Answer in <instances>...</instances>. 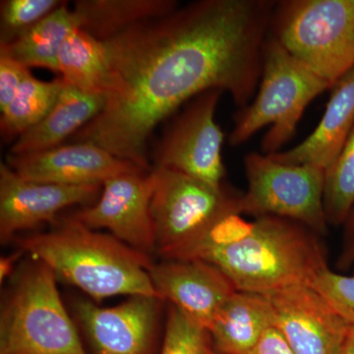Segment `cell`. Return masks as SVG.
<instances>
[{
	"label": "cell",
	"instance_id": "cell-1",
	"mask_svg": "<svg viewBox=\"0 0 354 354\" xmlns=\"http://www.w3.org/2000/svg\"><path fill=\"white\" fill-rule=\"evenodd\" d=\"M276 2L199 0L102 41L109 64L106 102L74 143L101 147L150 171L156 127L207 91L245 106L262 75L266 34Z\"/></svg>",
	"mask_w": 354,
	"mask_h": 354
},
{
	"label": "cell",
	"instance_id": "cell-2",
	"mask_svg": "<svg viewBox=\"0 0 354 354\" xmlns=\"http://www.w3.org/2000/svg\"><path fill=\"white\" fill-rule=\"evenodd\" d=\"M228 216L179 260L215 266L237 291L267 295L295 285H311L327 269L319 235L297 221L263 216L245 221Z\"/></svg>",
	"mask_w": 354,
	"mask_h": 354
},
{
	"label": "cell",
	"instance_id": "cell-3",
	"mask_svg": "<svg viewBox=\"0 0 354 354\" xmlns=\"http://www.w3.org/2000/svg\"><path fill=\"white\" fill-rule=\"evenodd\" d=\"M13 241L48 266L57 279L77 286L95 301L116 295L158 297L149 274L155 264L150 255L111 234L91 230L73 216L57 221L50 232Z\"/></svg>",
	"mask_w": 354,
	"mask_h": 354
},
{
	"label": "cell",
	"instance_id": "cell-4",
	"mask_svg": "<svg viewBox=\"0 0 354 354\" xmlns=\"http://www.w3.org/2000/svg\"><path fill=\"white\" fill-rule=\"evenodd\" d=\"M48 266L14 274L0 313V354H87Z\"/></svg>",
	"mask_w": 354,
	"mask_h": 354
},
{
	"label": "cell",
	"instance_id": "cell-5",
	"mask_svg": "<svg viewBox=\"0 0 354 354\" xmlns=\"http://www.w3.org/2000/svg\"><path fill=\"white\" fill-rule=\"evenodd\" d=\"M330 88V84L295 59L276 39H267L259 93L237 116L230 135V145H241L263 127L272 125L263 139L262 149L268 155L278 153L292 138L310 102Z\"/></svg>",
	"mask_w": 354,
	"mask_h": 354
},
{
	"label": "cell",
	"instance_id": "cell-6",
	"mask_svg": "<svg viewBox=\"0 0 354 354\" xmlns=\"http://www.w3.org/2000/svg\"><path fill=\"white\" fill-rule=\"evenodd\" d=\"M274 39L335 85L354 67V0H286L271 21Z\"/></svg>",
	"mask_w": 354,
	"mask_h": 354
},
{
	"label": "cell",
	"instance_id": "cell-7",
	"mask_svg": "<svg viewBox=\"0 0 354 354\" xmlns=\"http://www.w3.org/2000/svg\"><path fill=\"white\" fill-rule=\"evenodd\" d=\"M153 171L151 214L157 252L164 260L180 259L221 221L242 215V194L225 184L209 185L165 167Z\"/></svg>",
	"mask_w": 354,
	"mask_h": 354
},
{
	"label": "cell",
	"instance_id": "cell-8",
	"mask_svg": "<svg viewBox=\"0 0 354 354\" xmlns=\"http://www.w3.org/2000/svg\"><path fill=\"white\" fill-rule=\"evenodd\" d=\"M248 188L241 197L242 214L274 216L326 234L325 169L311 165H286L270 156L250 153L244 158Z\"/></svg>",
	"mask_w": 354,
	"mask_h": 354
},
{
	"label": "cell",
	"instance_id": "cell-9",
	"mask_svg": "<svg viewBox=\"0 0 354 354\" xmlns=\"http://www.w3.org/2000/svg\"><path fill=\"white\" fill-rule=\"evenodd\" d=\"M221 91L197 95L165 130L155 149V167H165L213 186H221L223 134L215 113Z\"/></svg>",
	"mask_w": 354,
	"mask_h": 354
},
{
	"label": "cell",
	"instance_id": "cell-10",
	"mask_svg": "<svg viewBox=\"0 0 354 354\" xmlns=\"http://www.w3.org/2000/svg\"><path fill=\"white\" fill-rule=\"evenodd\" d=\"M153 169L123 172L102 183L97 201L74 214L91 230H108L113 236L140 252H157L151 201L155 190Z\"/></svg>",
	"mask_w": 354,
	"mask_h": 354
},
{
	"label": "cell",
	"instance_id": "cell-11",
	"mask_svg": "<svg viewBox=\"0 0 354 354\" xmlns=\"http://www.w3.org/2000/svg\"><path fill=\"white\" fill-rule=\"evenodd\" d=\"M102 184L62 185L35 183L18 176L6 162L0 164V241L6 245L18 232L57 223L60 211L88 204L101 195Z\"/></svg>",
	"mask_w": 354,
	"mask_h": 354
},
{
	"label": "cell",
	"instance_id": "cell-12",
	"mask_svg": "<svg viewBox=\"0 0 354 354\" xmlns=\"http://www.w3.org/2000/svg\"><path fill=\"white\" fill-rule=\"evenodd\" d=\"M274 328L297 354H339L351 326L310 285L288 286L266 295Z\"/></svg>",
	"mask_w": 354,
	"mask_h": 354
},
{
	"label": "cell",
	"instance_id": "cell-13",
	"mask_svg": "<svg viewBox=\"0 0 354 354\" xmlns=\"http://www.w3.org/2000/svg\"><path fill=\"white\" fill-rule=\"evenodd\" d=\"M162 300L134 295L118 306L102 308L79 301L76 314L95 354H148Z\"/></svg>",
	"mask_w": 354,
	"mask_h": 354
},
{
	"label": "cell",
	"instance_id": "cell-14",
	"mask_svg": "<svg viewBox=\"0 0 354 354\" xmlns=\"http://www.w3.org/2000/svg\"><path fill=\"white\" fill-rule=\"evenodd\" d=\"M158 297L209 330L225 301L237 291L215 266L200 260H165L149 271Z\"/></svg>",
	"mask_w": 354,
	"mask_h": 354
},
{
	"label": "cell",
	"instance_id": "cell-15",
	"mask_svg": "<svg viewBox=\"0 0 354 354\" xmlns=\"http://www.w3.org/2000/svg\"><path fill=\"white\" fill-rule=\"evenodd\" d=\"M6 164L26 180L62 185L102 184L118 174L141 169L87 142L29 155L9 153Z\"/></svg>",
	"mask_w": 354,
	"mask_h": 354
},
{
	"label": "cell",
	"instance_id": "cell-16",
	"mask_svg": "<svg viewBox=\"0 0 354 354\" xmlns=\"http://www.w3.org/2000/svg\"><path fill=\"white\" fill-rule=\"evenodd\" d=\"M332 94L318 127L299 145L271 153L286 165H311L327 169L344 148L354 127V67L333 86Z\"/></svg>",
	"mask_w": 354,
	"mask_h": 354
},
{
	"label": "cell",
	"instance_id": "cell-17",
	"mask_svg": "<svg viewBox=\"0 0 354 354\" xmlns=\"http://www.w3.org/2000/svg\"><path fill=\"white\" fill-rule=\"evenodd\" d=\"M106 102V95L88 94L65 83L48 115L14 141L11 155H29L62 146L64 140L94 120Z\"/></svg>",
	"mask_w": 354,
	"mask_h": 354
},
{
	"label": "cell",
	"instance_id": "cell-18",
	"mask_svg": "<svg viewBox=\"0 0 354 354\" xmlns=\"http://www.w3.org/2000/svg\"><path fill=\"white\" fill-rule=\"evenodd\" d=\"M272 327L274 314L266 295L235 291L216 314L208 332L216 353L245 354Z\"/></svg>",
	"mask_w": 354,
	"mask_h": 354
},
{
	"label": "cell",
	"instance_id": "cell-19",
	"mask_svg": "<svg viewBox=\"0 0 354 354\" xmlns=\"http://www.w3.org/2000/svg\"><path fill=\"white\" fill-rule=\"evenodd\" d=\"M178 7L174 0H78L73 10L80 29L104 41Z\"/></svg>",
	"mask_w": 354,
	"mask_h": 354
},
{
	"label": "cell",
	"instance_id": "cell-20",
	"mask_svg": "<svg viewBox=\"0 0 354 354\" xmlns=\"http://www.w3.org/2000/svg\"><path fill=\"white\" fill-rule=\"evenodd\" d=\"M77 29H80V26L76 13L64 2L19 39L0 46V53L12 57L26 68L39 67L58 73L59 51Z\"/></svg>",
	"mask_w": 354,
	"mask_h": 354
},
{
	"label": "cell",
	"instance_id": "cell-21",
	"mask_svg": "<svg viewBox=\"0 0 354 354\" xmlns=\"http://www.w3.org/2000/svg\"><path fill=\"white\" fill-rule=\"evenodd\" d=\"M58 73L65 83L82 92L106 95L109 64L104 43L83 30H75L58 55Z\"/></svg>",
	"mask_w": 354,
	"mask_h": 354
},
{
	"label": "cell",
	"instance_id": "cell-22",
	"mask_svg": "<svg viewBox=\"0 0 354 354\" xmlns=\"http://www.w3.org/2000/svg\"><path fill=\"white\" fill-rule=\"evenodd\" d=\"M64 86L62 77L48 82L35 78L29 72L12 101L1 113L2 138L7 142L15 141L41 122L57 104Z\"/></svg>",
	"mask_w": 354,
	"mask_h": 354
},
{
	"label": "cell",
	"instance_id": "cell-23",
	"mask_svg": "<svg viewBox=\"0 0 354 354\" xmlns=\"http://www.w3.org/2000/svg\"><path fill=\"white\" fill-rule=\"evenodd\" d=\"M353 205L354 127L341 153L325 171L324 209L328 225H344Z\"/></svg>",
	"mask_w": 354,
	"mask_h": 354
},
{
	"label": "cell",
	"instance_id": "cell-24",
	"mask_svg": "<svg viewBox=\"0 0 354 354\" xmlns=\"http://www.w3.org/2000/svg\"><path fill=\"white\" fill-rule=\"evenodd\" d=\"M64 1L58 0H2L0 2V46L22 37Z\"/></svg>",
	"mask_w": 354,
	"mask_h": 354
},
{
	"label": "cell",
	"instance_id": "cell-25",
	"mask_svg": "<svg viewBox=\"0 0 354 354\" xmlns=\"http://www.w3.org/2000/svg\"><path fill=\"white\" fill-rule=\"evenodd\" d=\"M214 351L208 330L171 305L162 354H214Z\"/></svg>",
	"mask_w": 354,
	"mask_h": 354
},
{
	"label": "cell",
	"instance_id": "cell-26",
	"mask_svg": "<svg viewBox=\"0 0 354 354\" xmlns=\"http://www.w3.org/2000/svg\"><path fill=\"white\" fill-rule=\"evenodd\" d=\"M310 286L322 295L349 326H354V274L346 276L327 268Z\"/></svg>",
	"mask_w": 354,
	"mask_h": 354
},
{
	"label": "cell",
	"instance_id": "cell-27",
	"mask_svg": "<svg viewBox=\"0 0 354 354\" xmlns=\"http://www.w3.org/2000/svg\"><path fill=\"white\" fill-rule=\"evenodd\" d=\"M30 69L12 57L0 53V111H6L19 90Z\"/></svg>",
	"mask_w": 354,
	"mask_h": 354
},
{
	"label": "cell",
	"instance_id": "cell-28",
	"mask_svg": "<svg viewBox=\"0 0 354 354\" xmlns=\"http://www.w3.org/2000/svg\"><path fill=\"white\" fill-rule=\"evenodd\" d=\"M245 354H297L283 335L272 327L261 337L257 344Z\"/></svg>",
	"mask_w": 354,
	"mask_h": 354
},
{
	"label": "cell",
	"instance_id": "cell-29",
	"mask_svg": "<svg viewBox=\"0 0 354 354\" xmlns=\"http://www.w3.org/2000/svg\"><path fill=\"white\" fill-rule=\"evenodd\" d=\"M344 225V242L337 266L342 271H346L354 264V205Z\"/></svg>",
	"mask_w": 354,
	"mask_h": 354
},
{
	"label": "cell",
	"instance_id": "cell-30",
	"mask_svg": "<svg viewBox=\"0 0 354 354\" xmlns=\"http://www.w3.org/2000/svg\"><path fill=\"white\" fill-rule=\"evenodd\" d=\"M24 254V251L17 248V250L8 255L2 256L0 259V283H3L7 278L11 277L14 272V268Z\"/></svg>",
	"mask_w": 354,
	"mask_h": 354
},
{
	"label": "cell",
	"instance_id": "cell-31",
	"mask_svg": "<svg viewBox=\"0 0 354 354\" xmlns=\"http://www.w3.org/2000/svg\"><path fill=\"white\" fill-rule=\"evenodd\" d=\"M339 354H354V326H351Z\"/></svg>",
	"mask_w": 354,
	"mask_h": 354
},
{
	"label": "cell",
	"instance_id": "cell-32",
	"mask_svg": "<svg viewBox=\"0 0 354 354\" xmlns=\"http://www.w3.org/2000/svg\"><path fill=\"white\" fill-rule=\"evenodd\" d=\"M214 354H221V353H216V351H214Z\"/></svg>",
	"mask_w": 354,
	"mask_h": 354
}]
</instances>
